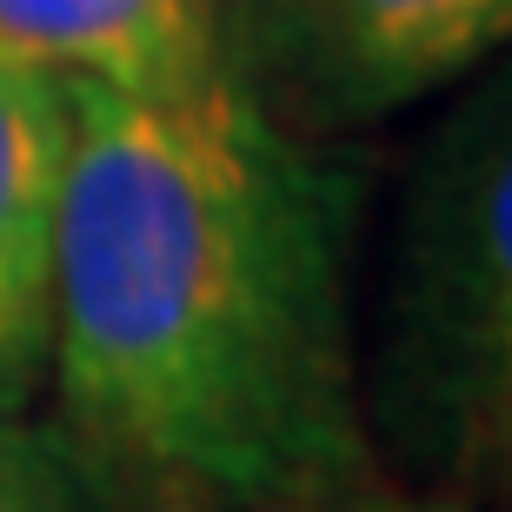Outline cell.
<instances>
[{"label": "cell", "mask_w": 512, "mask_h": 512, "mask_svg": "<svg viewBox=\"0 0 512 512\" xmlns=\"http://www.w3.org/2000/svg\"><path fill=\"white\" fill-rule=\"evenodd\" d=\"M74 94L54 240L60 419L160 512L326 506L373 439L353 340L360 173L233 67Z\"/></svg>", "instance_id": "1"}, {"label": "cell", "mask_w": 512, "mask_h": 512, "mask_svg": "<svg viewBox=\"0 0 512 512\" xmlns=\"http://www.w3.org/2000/svg\"><path fill=\"white\" fill-rule=\"evenodd\" d=\"M366 439L419 479L479 486L512 426V87L486 74L419 147L393 220Z\"/></svg>", "instance_id": "2"}, {"label": "cell", "mask_w": 512, "mask_h": 512, "mask_svg": "<svg viewBox=\"0 0 512 512\" xmlns=\"http://www.w3.org/2000/svg\"><path fill=\"white\" fill-rule=\"evenodd\" d=\"M512 0H227V67L293 133L393 120L479 74Z\"/></svg>", "instance_id": "3"}, {"label": "cell", "mask_w": 512, "mask_h": 512, "mask_svg": "<svg viewBox=\"0 0 512 512\" xmlns=\"http://www.w3.org/2000/svg\"><path fill=\"white\" fill-rule=\"evenodd\" d=\"M67 153L74 94L0 60V413H27L47 386Z\"/></svg>", "instance_id": "4"}, {"label": "cell", "mask_w": 512, "mask_h": 512, "mask_svg": "<svg viewBox=\"0 0 512 512\" xmlns=\"http://www.w3.org/2000/svg\"><path fill=\"white\" fill-rule=\"evenodd\" d=\"M0 60L60 87L180 94L227 67V0H0Z\"/></svg>", "instance_id": "5"}, {"label": "cell", "mask_w": 512, "mask_h": 512, "mask_svg": "<svg viewBox=\"0 0 512 512\" xmlns=\"http://www.w3.org/2000/svg\"><path fill=\"white\" fill-rule=\"evenodd\" d=\"M0 512H160L67 419L0 413Z\"/></svg>", "instance_id": "6"}, {"label": "cell", "mask_w": 512, "mask_h": 512, "mask_svg": "<svg viewBox=\"0 0 512 512\" xmlns=\"http://www.w3.org/2000/svg\"><path fill=\"white\" fill-rule=\"evenodd\" d=\"M326 512H459L446 499H326Z\"/></svg>", "instance_id": "7"}]
</instances>
